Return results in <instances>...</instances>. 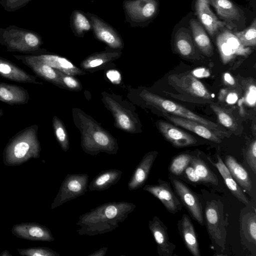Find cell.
Segmentation results:
<instances>
[{
  "label": "cell",
  "mask_w": 256,
  "mask_h": 256,
  "mask_svg": "<svg viewBox=\"0 0 256 256\" xmlns=\"http://www.w3.org/2000/svg\"><path fill=\"white\" fill-rule=\"evenodd\" d=\"M217 168L219 172L223 178L228 176L231 175V174L225 164L220 156H218V162L216 163H212Z\"/></svg>",
  "instance_id": "43"
},
{
  "label": "cell",
  "mask_w": 256,
  "mask_h": 256,
  "mask_svg": "<svg viewBox=\"0 0 256 256\" xmlns=\"http://www.w3.org/2000/svg\"><path fill=\"white\" fill-rule=\"evenodd\" d=\"M174 192L190 216L201 226L205 224L202 207L197 194L185 183L173 176H168Z\"/></svg>",
  "instance_id": "9"
},
{
  "label": "cell",
  "mask_w": 256,
  "mask_h": 256,
  "mask_svg": "<svg viewBox=\"0 0 256 256\" xmlns=\"http://www.w3.org/2000/svg\"><path fill=\"white\" fill-rule=\"evenodd\" d=\"M70 24L74 34L78 37H83L86 32L92 30L91 22L86 14L80 10L72 12Z\"/></svg>",
  "instance_id": "32"
},
{
  "label": "cell",
  "mask_w": 256,
  "mask_h": 256,
  "mask_svg": "<svg viewBox=\"0 0 256 256\" xmlns=\"http://www.w3.org/2000/svg\"><path fill=\"white\" fill-rule=\"evenodd\" d=\"M14 56L30 68L38 77L58 86L63 88L58 70L38 60L33 56Z\"/></svg>",
  "instance_id": "18"
},
{
  "label": "cell",
  "mask_w": 256,
  "mask_h": 256,
  "mask_svg": "<svg viewBox=\"0 0 256 256\" xmlns=\"http://www.w3.org/2000/svg\"><path fill=\"white\" fill-rule=\"evenodd\" d=\"M148 228L156 244L159 256H172L176 246L170 242L167 228L157 216H154L148 222Z\"/></svg>",
  "instance_id": "15"
},
{
  "label": "cell",
  "mask_w": 256,
  "mask_h": 256,
  "mask_svg": "<svg viewBox=\"0 0 256 256\" xmlns=\"http://www.w3.org/2000/svg\"><path fill=\"white\" fill-rule=\"evenodd\" d=\"M107 250V247H102L98 250L90 254L88 256H104L106 254Z\"/></svg>",
  "instance_id": "46"
},
{
  "label": "cell",
  "mask_w": 256,
  "mask_h": 256,
  "mask_svg": "<svg viewBox=\"0 0 256 256\" xmlns=\"http://www.w3.org/2000/svg\"><path fill=\"white\" fill-rule=\"evenodd\" d=\"M205 223L213 243L224 248L226 230L223 214V204L218 200L208 201L205 206Z\"/></svg>",
  "instance_id": "6"
},
{
  "label": "cell",
  "mask_w": 256,
  "mask_h": 256,
  "mask_svg": "<svg viewBox=\"0 0 256 256\" xmlns=\"http://www.w3.org/2000/svg\"><path fill=\"white\" fill-rule=\"evenodd\" d=\"M72 112L74 124L80 132V146L86 153L91 156L117 154L116 140L98 122L80 108H73Z\"/></svg>",
  "instance_id": "2"
},
{
  "label": "cell",
  "mask_w": 256,
  "mask_h": 256,
  "mask_svg": "<svg viewBox=\"0 0 256 256\" xmlns=\"http://www.w3.org/2000/svg\"><path fill=\"white\" fill-rule=\"evenodd\" d=\"M136 205L126 202L102 204L80 216L76 224L80 236H95L111 232L117 228L132 212Z\"/></svg>",
  "instance_id": "1"
},
{
  "label": "cell",
  "mask_w": 256,
  "mask_h": 256,
  "mask_svg": "<svg viewBox=\"0 0 256 256\" xmlns=\"http://www.w3.org/2000/svg\"><path fill=\"white\" fill-rule=\"evenodd\" d=\"M21 256H59L60 254L47 247H36L28 248H18Z\"/></svg>",
  "instance_id": "39"
},
{
  "label": "cell",
  "mask_w": 256,
  "mask_h": 256,
  "mask_svg": "<svg viewBox=\"0 0 256 256\" xmlns=\"http://www.w3.org/2000/svg\"><path fill=\"white\" fill-rule=\"evenodd\" d=\"M126 21L134 26L152 19L158 10L156 0H125L123 2Z\"/></svg>",
  "instance_id": "10"
},
{
  "label": "cell",
  "mask_w": 256,
  "mask_h": 256,
  "mask_svg": "<svg viewBox=\"0 0 256 256\" xmlns=\"http://www.w3.org/2000/svg\"><path fill=\"white\" fill-rule=\"evenodd\" d=\"M38 125L30 126L13 136L5 148L4 158L10 161L20 162L38 157L41 148L38 136Z\"/></svg>",
  "instance_id": "4"
},
{
  "label": "cell",
  "mask_w": 256,
  "mask_h": 256,
  "mask_svg": "<svg viewBox=\"0 0 256 256\" xmlns=\"http://www.w3.org/2000/svg\"><path fill=\"white\" fill-rule=\"evenodd\" d=\"M190 31L182 28L176 32L174 38V46L177 53L184 58H192L196 50Z\"/></svg>",
  "instance_id": "27"
},
{
  "label": "cell",
  "mask_w": 256,
  "mask_h": 256,
  "mask_svg": "<svg viewBox=\"0 0 256 256\" xmlns=\"http://www.w3.org/2000/svg\"><path fill=\"white\" fill-rule=\"evenodd\" d=\"M121 54V51L118 50H105L94 53L84 60L80 63V66L84 70H98L118 58Z\"/></svg>",
  "instance_id": "25"
},
{
  "label": "cell",
  "mask_w": 256,
  "mask_h": 256,
  "mask_svg": "<svg viewBox=\"0 0 256 256\" xmlns=\"http://www.w3.org/2000/svg\"><path fill=\"white\" fill-rule=\"evenodd\" d=\"M246 216L243 220V229L246 236L251 242L256 243V216L255 213L251 212Z\"/></svg>",
  "instance_id": "37"
},
{
  "label": "cell",
  "mask_w": 256,
  "mask_h": 256,
  "mask_svg": "<svg viewBox=\"0 0 256 256\" xmlns=\"http://www.w3.org/2000/svg\"><path fill=\"white\" fill-rule=\"evenodd\" d=\"M195 170L202 183L217 185L218 178L208 164L199 158L192 156L190 164Z\"/></svg>",
  "instance_id": "31"
},
{
  "label": "cell",
  "mask_w": 256,
  "mask_h": 256,
  "mask_svg": "<svg viewBox=\"0 0 256 256\" xmlns=\"http://www.w3.org/2000/svg\"><path fill=\"white\" fill-rule=\"evenodd\" d=\"M29 100L28 90L22 86L0 82V101L13 106L26 104Z\"/></svg>",
  "instance_id": "23"
},
{
  "label": "cell",
  "mask_w": 256,
  "mask_h": 256,
  "mask_svg": "<svg viewBox=\"0 0 256 256\" xmlns=\"http://www.w3.org/2000/svg\"><path fill=\"white\" fill-rule=\"evenodd\" d=\"M139 95L148 104L152 106L165 114H171L202 124L220 138L229 136L228 132L222 127L173 101L166 99L146 90H142Z\"/></svg>",
  "instance_id": "3"
},
{
  "label": "cell",
  "mask_w": 256,
  "mask_h": 256,
  "mask_svg": "<svg viewBox=\"0 0 256 256\" xmlns=\"http://www.w3.org/2000/svg\"><path fill=\"white\" fill-rule=\"evenodd\" d=\"M168 83L178 91L203 102H212V96L202 83L190 74H171Z\"/></svg>",
  "instance_id": "8"
},
{
  "label": "cell",
  "mask_w": 256,
  "mask_h": 256,
  "mask_svg": "<svg viewBox=\"0 0 256 256\" xmlns=\"http://www.w3.org/2000/svg\"><path fill=\"white\" fill-rule=\"evenodd\" d=\"M0 76L18 82L42 84L36 80V77L28 73L14 63L0 58Z\"/></svg>",
  "instance_id": "21"
},
{
  "label": "cell",
  "mask_w": 256,
  "mask_h": 256,
  "mask_svg": "<svg viewBox=\"0 0 256 256\" xmlns=\"http://www.w3.org/2000/svg\"><path fill=\"white\" fill-rule=\"evenodd\" d=\"M242 44L245 46L256 45V20L254 18L251 24L246 29L234 33Z\"/></svg>",
  "instance_id": "36"
},
{
  "label": "cell",
  "mask_w": 256,
  "mask_h": 256,
  "mask_svg": "<svg viewBox=\"0 0 256 256\" xmlns=\"http://www.w3.org/2000/svg\"><path fill=\"white\" fill-rule=\"evenodd\" d=\"M208 0H196V14L210 35L214 36L221 28H230L226 22L220 20L210 8Z\"/></svg>",
  "instance_id": "17"
},
{
  "label": "cell",
  "mask_w": 256,
  "mask_h": 256,
  "mask_svg": "<svg viewBox=\"0 0 256 256\" xmlns=\"http://www.w3.org/2000/svg\"><path fill=\"white\" fill-rule=\"evenodd\" d=\"M88 175L86 174H67L52 203L54 209L65 202L82 196L87 192Z\"/></svg>",
  "instance_id": "7"
},
{
  "label": "cell",
  "mask_w": 256,
  "mask_h": 256,
  "mask_svg": "<svg viewBox=\"0 0 256 256\" xmlns=\"http://www.w3.org/2000/svg\"><path fill=\"white\" fill-rule=\"evenodd\" d=\"M247 162L253 171L256 172V141L254 140L250 144L246 155Z\"/></svg>",
  "instance_id": "41"
},
{
  "label": "cell",
  "mask_w": 256,
  "mask_h": 256,
  "mask_svg": "<svg viewBox=\"0 0 256 256\" xmlns=\"http://www.w3.org/2000/svg\"><path fill=\"white\" fill-rule=\"evenodd\" d=\"M106 76L108 80L113 84H118L122 80L120 72L116 70H110L106 72Z\"/></svg>",
  "instance_id": "44"
},
{
  "label": "cell",
  "mask_w": 256,
  "mask_h": 256,
  "mask_svg": "<svg viewBox=\"0 0 256 256\" xmlns=\"http://www.w3.org/2000/svg\"><path fill=\"white\" fill-rule=\"evenodd\" d=\"M33 56L38 60L64 74L73 76L86 74L84 70L76 67L65 58L50 54H43Z\"/></svg>",
  "instance_id": "24"
},
{
  "label": "cell",
  "mask_w": 256,
  "mask_h": 256,
  "mask_svg": "<svg viewBox=\"0 0 256 256\" xmlns=\"http://www.w3.org/2000/svg\"><path fill=\"white\" fill-rule=\"evenodd\" d=\"M224 82L230 86H234L235 82L234 78L228 73L224 74Z\"/></svg>",
  "instance_id": "47"
},
{
  "label": "cell",
  "mask_w": 256,
  "mask_h": 256,
  "mask_svg": "<svg viewBox=\"0 0 256 256\" xmlns=\"http://www.w3.org/2000/svg\"><path fill=\"white\" fill-rule=\"evenodd\" d=\"M192 156L188 154H180L173 157L170 164L168 170L172 176H180L190 164Z\"/></svg>",
  "instance_id": "34"
},
{
  "label": "cell",
  "mask_w": 256,
  "mask_h": 256,
  "mask_svg": "<svg viewBox=\"0 0 256 256\" xmlns=\"http://www.w3.org/2000/svg\"><path fill=\"white\" fill-rule=\"evenodd\" d=\"M224 183L232 194L240 202L248 205L250 202L246 196L243 193L239 185L232 178V175L222 178Z\"/></svg>",
  "instance_id": "38"
},
{
  "label": "cell",
  "mask_w": 256,
  "mask_h": 256,
  "mask_svg": "<svg viewBox=\"0 0 256 256\" xmlns=\"http://www.w3.org/2000/svg\"><path fill=\"white\" fill-rule=\"evenodd\" d=\"M143 190L158 198L169 212L175 214L182 209L183 206L169 182L159 178L157 184H146Z\"/></svg>",
  "instance_id": "13"
},
{
  "label": "cell",
  "mask_w": 256,
  "mask_h": 256,
  "mask_svg": "<svg viewBox=\"0 0 256 256\" xmlns=\"http://www.w3.org/2000/svg\"><path fill=\"white\" fill-rule=\"evenodd\" d=\"M0 256H11L12 255L10 254H9L7 250H5V251H4L2 254H0Z\"/></svg>",
  "instance_id": "48"
},
{
  "label": "cell",
  "mask_w": 256,
  "mask_h": 256,
  "mask_svg": "<svg viewBox=\"0 0 256 256\" xmlns=\"http://www.w3.org/2000/svg\"><path fill=\"white\" fill-rule=\"evenodd\" d=\"M122 172L118 169H110L101 171L90 182V191L101 192L116 184L121 178Z\"/></svg>",
  "instance_id": "26"
},
{
  "label": "cell",
  "mask_w": 256,
  "mask_h": 256,
  "mask_svg": "<svg viewBox=\"0 0 256 256\" xmlns=\"http://www.w3.org/2000/svg\"><path fill=\"white\" fill-rule=\"evenodd\" d=\"M52 127L54 134L61 148L66 152L70 148L68 134L62 122L56 116L52 118Z\"/></svg>",
  "instance_id": "35"
},
{
  "label": "cell",
  "mask_w": 256,
  "mask_h": 256,
  "mask_svg": "<svg viewBox=\"0 0 256 256\" xmlns=\"http://www.w3.org/2000/svg\"><path fill=\"white\" fill-rule=\"evenodd\" d=\"M3 110H2V109H0V118H1V117L3 115Z\"/></svg>",
  "instance_id": "49"
},
{
  "label": "cell",
  "mask_w": 256,
  "mask_h": 256,
  "mask_svg": "<svg viewBox=\"0 0 256 256\" xmlns=\"http://www.w3.org/2000/svg\"><path fill=\"white\" fill-rule=\"evenodd\" d=\"M102 95L105 106L113 115L116 127L131 134L140 132V124L138 116L127 102L106 92H102Z\"/></svg>",
  "instance_id": "5"
},
{
  "label": "cell",
  "mask_w": 256,
  "mask_h": 256,
  "mask_svg": "<svg viewBox=\"0 0 256 256\" xmlns=\"http://www.w3.org/2000/svg\"><path fill=\"white\" fill-rule=\"evenodd\" d=\"M158 154V152L154 150L144 155L128 182V187L130 190H138L144 186Z\"/></svg>",
  "instance_id": "19"
},
{
  "label": "cell",
  "mask_w": 256,
  "mask_h": 256,
  "mask_svg": "<svg viewBox=\"0 0 256 256\" xmlns=\"http://www.w3.org/2000/svg\"><path fill=\"white\" fill-rule=\"evenodd\" d=\"M86 15L91 22L94 34L97 40L105 43L112 49L120 50L123 48V40L114 28L94 14L86 13Z\"/></svg>",
  "instance_id": "12"
},
{
  "label": "cell",
  "mask_w": 256,
  "mask_h": 256,
  "mask_svg": "<svg viewBox=\"0 0 256 256\" xmlns=\"http://www.w3.org/2000/svg\"><path fill=\"white\" fill-rule=\"evenodd\" d=\"M26 44L30 48H36L40 44L39 39L32 34H27L24 36Z\"/></svg>",
  "instance_id": "45"
},
{
  "label": "cell",
  "mask_w": 256,
  "mask_h": 256,
  "mask_svg": "<svg viewBox=\"0 0 256 256\" xmlns=\"http://www.w3.org/2000/svg\"><path fill=\"white\" fill-rule=\"evenodd\" d=\"M184 173L188 179L192 182L196 184L202 183L194 168L190 164L186 168Z\"/></svg>",
  "instance_id": "42"
},
{
  "label": "cell",
  "mask_w": 256,
  "mask_h": 256,
  "mask_svg": "<svg viewBox=\"0 0 256 256\" xmlns=\"http://www.w3.org/2000/svg\"><path fill=\"white\" fill-rule=\"evenodd\" d=\"M60 80L64 88L78 91L82 89L80 82L73 76L64 74L58 70Z\"/></svg>",
  "instance_id": "40"
},
{
  "label": "cell",
  "mask_w": 256,
  "mask_h": 256,
  "mask_svg": "<svg viewBox=\"0 0 256 256\" xmlns=\"http://www.w3.org/2000/svg\"><path fill=\"white\" fill-rule=\"evenodd\" d=\"M210 107L215 113L220 122L224 126L232 130L235 131L238 128V124L232 114L218 104L212 102L210 103Z\"/></svg>",
  "instance_id": "33"
},
{
  "label": "cell",
  "mask_w": 256,
  "mask_h": 256,
  "mask_svg": "<svg viewBox=\"0 0 256 256\" xmlns=\"http://www.w3.org/2000/svg\"><path fill=\"white\" fill-rule=\"evenodd\" d=\"M178 230L184 244L194 256H200L196 232L188 216L183 214L178 222Z\"/></svg>",
  "instance_id": "20"
},
{
  "label": "cell",
  "mask_w": 256,
  "mask_h": 256,
  "mask_svg": "<svg viewBox=\"0 0 256 256\" xmlns=\"http://www.w3.org/2000/svg\"><path fill=\"white\" fill-rule=\"evenodd\" d=\"M166 118L176 126L190 130L210 141L220 144L221 138L202 124L177 116L165 114Z\"/></svg>",
  "instance_id": "22"
},
{
  "label": "cell",
  "mask_w": 256,
  "mask_h": 256,
  "mask_svg": "<svg viewBox=\"0 0 256 256\" xmlns=\"http://www.w3.org/2000/svg\"><path fill=\"white\" fill-rule=\"evenodd\" d=\"M210 4L215 8L218 15L226 22L239 20L240 10L230 0H208Z\"/></svg>",
  "instance_id": "30"
},
{
  "label": "cell",
  "mask_w": 256,
  "mask_h": 256,
  "mask_svg": "<svg viewBox=\"0 0 256 256\" xmlns=\"http://www.w3.org/2000/svg\"><path fill=\"white\" fill-rule=\"evenodd\" d=\"M216 44L220 58L226 64L236 56H246L250 52V49L243 46L237 37L229 30H224L218 34Z\"/></svg>",
  "instance_id": "11"
},
{
  "label": "cell",
  "mask_w": 256,
  "mask_h": 256,
  "mask_svg": "<svg viewBox=\"0 0 256 256\" xmlns=\"http://www.w3.org/2000/svg\"><path fill=\"white\" fill-rule=\"evenodd\" d=\"M13 234L26 240L52 242L54 240L51 231L47 227L38 223H22L12 228Z\"/></svg>",
  "instance_id": "16"
},
{
  "label": "cell",
  "mask_w": 256,
  "mask_h": 256,
  "mask_svg": "<svg viewBox=\"0 0 256 256\" xmlns=\"http://www.w3.org/2000/svg\"><path fill=\"white\" fill-rule=\"evenodd\" d=\"M225 164L229 170L234 179L245 190L250 191L252 183L249 174L245 168L231 156H227Z\"/></svg>",
  "instance_id": "29"
},
{
  "label": "cell",
  "mask_w": 256,
  "mask_h": 256,
  "mask_svg": "<svg viewBox=\"0 0 256 256\" xmlns=\"http://www.w3.org/2000/svg\"><path fill=\"white\" fill-rule=\"evenodd\" d=\"M190 24L194 41L197 48L206 56H212L214 54L213 46L204 28L194 19L190 20Z\"/></svg>",
  "instance_id": "28"
},
{
  "label": "cell",
  "mask_w": 256,
  "mask_h": 256,
  "mask_svg": "<svg viewBox=\"0 0 256 256\" xmlns=\"http://www.w3.org/2000/svg\"><path fill=\"white\" fill-rule=\"evenodd\" d=\"M156 126L164 138L176 148L189 146L197 142L194 136L168 122L160 120Z\"/></svg>",
  "instance_id": "14"
}]
</instances>
